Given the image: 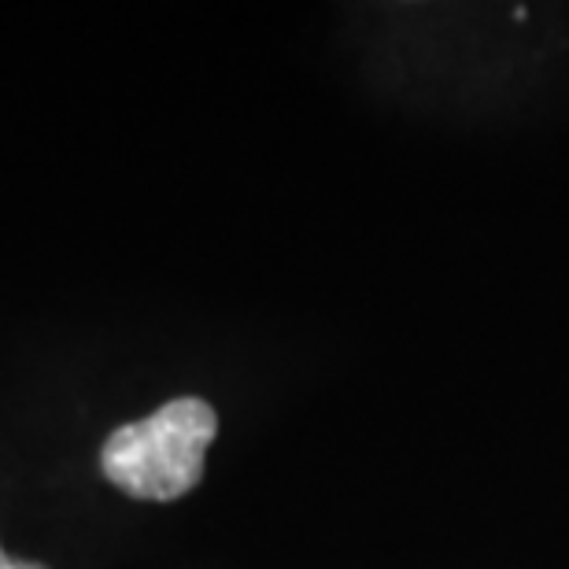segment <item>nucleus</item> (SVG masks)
<instances>
[{
  "instance_id": "f257e3e1",
  "label": "nucleus",
  "mask_w": 569,
  "mask_h": 569,
  "mask_svg": "<svg viewBox=\"0 0 569 569\" xmlns=\"http://www.w3.org/2000/svg\"><path fill=\"white\" fill-rule=\"evenodd\" d=\"M214 437H219L214 407L200 396H178L156 415L111 432L100 451V470L119 492L167 503L200 485Z\"/></svg>"
},
{
  "instance_id": "f03ea898",
  "label": "nucleus",
  "mask_w": 569,
  "mask_h": 569,
  "mask_svg": "<svg viewBox=\"0 0 569 569\" xmlns=\"http://www.w3.org/2000/svg\"><path fill=\"white\" fill-rule=\"evenodd\" d=\"M0 569H49L44 562H16V559H8L4 548H0Z\"/></svg>"
}]
</instances>
